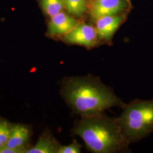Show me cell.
Here are the masks:
<instances>
[{
	"instance_id": "cell-1",
	"label": "cell",
	"mask_w": 153,
	"mask_h": 153,
	"mask_svg": "<svg viewBox=\"0 0 153 153\" xmlns=\"http://www.w3.org/2000/svg\"><path fill=\"white\" fill-rule=\"evenodd\" d=\"M60 93L71 111L80 117L102 113L114 107L123 108L126 105L112 88L90 74L64 78Z\"/></svg>"
},
{
	"instance_id": "cell-2",
	"label": "cell",
	"mask_w": 153,
	"mask_h": 153,
	"mask_svg": "<svg viewBox=\"0 0 153 153\" xmlns=\"http://www.w3.org/2000/svg\"><path fill=\"white\" fill-rule=\"evenodd\" d=\"M81 137L88 150L94 153H128L129 143L123 136L117 118L104 112L81 117L71 129Z\"/></svg>"
},
{
	"instance_id": "cell-3",
	"label": "cell",
	"mask_w": 153,
	"mask_h": 153,
	"mask_svg": "<svg viewBox=\"0 0 153 153\" xmlns=\"http://www.w3.org/2000/svg\"><path fill=\"white\" fill-rule=\"evenodd\" d=\"M117 118L121 131L129 143L137 142L153 130V99L131 100Z\"/></svg>"
},
{
	"instance_id": "cell-4",
	"label": "cell",
	"mask_w": 153,
	"mask_h": 153,
	"mask_svg": "<svg viewBox=\"0 0 153 153\" xmlns=\"http://www.w3.org/2000/svg\"><path fill=\"white\" fill-rule=\"evenodd\" d=\"M60 38L66 44L78 45L89 49L97 47L100 42L95 27L82 22Z\"/></svg>"
},
{
	"instance_id": "cell-5",
	"label": "cell",
	"mask_w": 153,
	"mask_h": 153,
	"mask_svg": "<svg viewBox=\"0 0 153 153\" xmlns=\"http://www.w3.org/2000/svg\"><path fill=\"white\" fill-rule=\"evenodd\" d=\"M129 6L128 0H95L89 6V14L96 21L99 18L123 14Z\"/></svg>"
},
{
	"instance_id": "cell-6",
	"label": "cell",
	"mask_w": 153,
	"mask_h": 153,
	"mask_svg": "<svg viewBox=\"0 0 153 153\" xmlns=\"http://www.w3.org/2000/svg\"><path fill=\"white\" fill-rule=\"evenodd\" d=\"M80 22L74 17L61 11L51 17L48 23L47 35L51 38H60L70 32Z\"/></svg>"
},
{
	"instance_id": "cell-7",
	"label": "cell",
	"mask_w": 153,
	"mask_h": 153,
	"mask_svg": "<svg viewBox=\"0 0 153 153\" xmlns=\"http://www.w3.org/2000/svg\"><path fill=\"white\" fill-rule=\"evenodd\" d=\"M126 15L123 14L102 17L97 19L95 28L100 40L110 42L116 31L126 19Z\"/></svg>"
},
{
	"instance_id": "cell-8",
	"label": "cell",
	"mask_w": 153,
	"mask_h": 153,
	"mask_svg": "<svg viewBox=\"0 0 153 153\" xmlns=\"http://www.w3.org/2000/svg\"><path fill=\"white\" fill-rule=\"evenodd\" d=\"M31 131L27 126L16 124L12 126L11 133L6 146L16 150L19 153H25V146L28 142Z\"/></svg>"
},
{
	"instance_id": "cell-9",
	"label": "cell",
	"mask_w": 153,
	"mask_h": 153,
	"mask_svg": "<svg viewBox=\"0 0 153 153\" xmlns=\"http://www.w3.org/2000/svg\"><path fill=\"white\" fill-rule=\"evenodd\" d=\"M61 146L51 132L45 130L35 145L26 150V153H59Z\"/></svg>"
},
{
	"instance_id": "cell-10",
	"label": "cell",
	"mask_w": 153,
	"mask_h": 153,
	"mask_svg": "<svg viewBox=\"0 0 153 153\" xmlns=\"http://www.w3.org/2000/svg\"><path fill=\"white\" fill-rule=\"evenodd\" d=\"M39 2L44 13L50 17L60 13L65 7L64 0H39Z\"/></svg>"
},
{
	"instance_id": "cell-11",
	"label": "cell",
	"mask_w": 153,
	"mask_h": 153,
	"mask_svg": "<svg viewBox=\"0 0 153 153\" xmlns=\"http://www.w3.org/2000/svg\"><path fill=\"white\" fill-rule=\"evenodd\" d=\"M64 6L70 14L76 17H81L87 10L86 0H64Z\"/></svg>"
},
{
	"instance_id": "cell-12",
	"label": "cell",
	"mask_w": 153,
	"mask_h": 153,
	"mask_svg": "<svg viewBox=\"0 0 153 153\" xmlns=\"http://www.w3.org/2000/svg\"><path fill=\"white\" fill-rule=\"evenodd\" d=\"M12 126L7 121H0V148L5 146L8 142Z\"/></svg>"
},
{
	"instance_id": "cell-13",
	"label": "cell",
	"mask_w": 153,
	"mask_h": 153,
	"mask_svg": "<svg viewBox=\"0 0 153 153\" xmlns=\"http://www.w3.org/2000/svg\"><path fill=\"white\" fill-rule=\"evenodd\" d=\"M82 145L74 140L71 144L66 146H62L59 151V153H81Z\"/></svg>"
},
{
	"instance_id": "cell-14",
	"label": "cell",
	"mask_w": 153,
	"mask_h": 153,
	"mask_svg": "<svg viewBox=\"0 0 153 153\" xmlns=\"http://www.w3.org/2000/svg\"><path fill=\"white\" fill-rule=\"evenodd\" d=\"M0 153H19L16 150L8 148L6 146L0 148Z\"/></svg>"
},
{
	"instance_id": "cell-15",
	"label": "cell",
	"mask_w": 153,
	"mask_h": 153,
	"mask_svg": "<svg viewBox=\"0 0 153 153\" xmlns=\"http://www.w3.org/2000/svg\"><path fill=\"white\" fill-rule=\"evenodd\" d=\"M1 121V119H0V121Z\"/></svg>"
}]
</instances>
